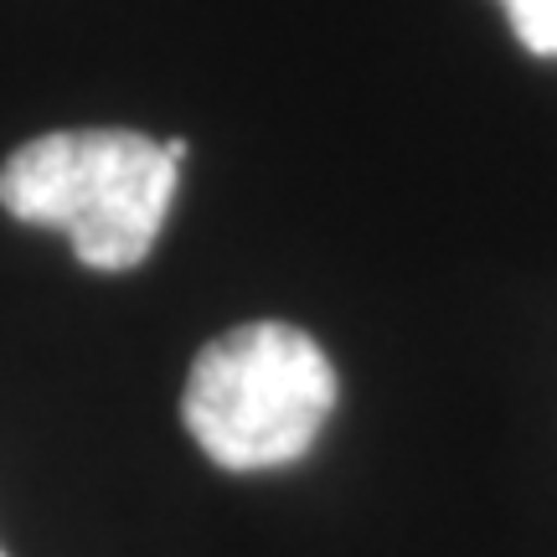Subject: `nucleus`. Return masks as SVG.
<instances>
[{"label": "nucleus", "mask_w": 557, "mask_h": 557, "mask_svg": "<svg viewBox=\"0 0 557 557\" xmlns=\"http://www.w3.org/2000/svg\"><path fill=\"white\" fill-rule=\"evenodd\" d=\"M0 557H5V553H0Z\"/></svg>", "instance_id": "nucleus-4"}, {"label": "nucleus", "mask_w": 557, "mask_h": 557, "mask_svg": "<svg viewBox=\"0 0 557 557\" xmlns=\"http://www.w3.org/2000/svg\"><path fill=\"white\" fill-rule=\"evenodd\" d=\"M186 139L139 129H58L0 165V207L26 227H58L88 269L124 274L156 248L176 201Z\"/></svg>", "instance_id": "nucleus-1"}, {"label": "nucleus", "mask_w": 557, "mask_h": 557, "mask_svg": "<svg viewBox=\"0 0 557 557\" xmlns=\"http://www.w3.org/2000/svg\"><path fill=\"white\" fill-rule=\"evenodd\" d=\"M506 16L527 41V52L557 58V0H506Z\"/></svg>", "instance_id": "nucleus-3"}, {"label": "nucleus", "mask_w": 557, "mask_h": 557, "mask_svg": "<svg viewBox=\"0 0 557 557\" xmlns=\"http://www.w3.org/2000/svg\"><path fill=\"white\" fill-rule=\"evenodd\" d=\"M336 408V367L284 320H253L201 346L181 393V418L222 470H274L310 455Z\"/></svg>", "instance_id": "nucleus-2"}]
</instances>
